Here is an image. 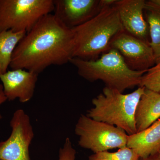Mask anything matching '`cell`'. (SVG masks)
Segmentation results:
<instances>
[{"label": "cell", "mask_w": 160, "mask_h": 160, "mask_svg": "<svg viewBox=\"0 0 160 160\" xmlns=\"http://www.w3.org/2000/svg\"><path fill=\"white\" fill-rule=\"evenodd\" d=\"M73 49L71 29L50 13L41 18L20 41L9 67L39 74L49 66L69 62L73 57Z\"/></svg>", "instance_id": "6da1fadb"}, {"label": "cell", "mask_w": 160, "mask_h": 160, "mask_svg": "<svg viewBox=\"0 0 160 160\" xmlns=\"http://www.w3.org/2000/svg\"><path fill=\"white\" fill-rule=\"evenodd\" d=\"M73 36V58L85 60L98 58L110 49L112 40L124 31L117 10L105 6L94 17L71 29Z\"/></svg>", "instance_id": "7a4b0ae2"}, {"label": "cell", "mask_w": 160, "mask_h": 160, "mask_svg": "<svg viewBox=\"0 0 160 160\" xmlns=\"http://www.w3.org/2000/svg\"><path fill=\"white\" fill-rule=\"evenodd\" d=\"M69 62L77 68L78 74L90 82L102 81L106 86L123 93L126 89L139 86L147 71H134L127 66L119 52L109 49L94 60L72 58Z\"/></svg>", "instance_id": "3957f363"}, {"label": "cell", "mask_w": 160, "mask_h": 160, "mask_svg": "<svg viewBox=\"0 0 160 160\" xmlns=\"http://www.w3.org/2000/svg\"><path fill=\"white\" fill-rule=\"evenodd\" d=\"M145 88L138 87L131 93L123 94L105 87L102 92L92 100L93 107L86 115L96 121L122 129L128 135L137 132L135 114Z\"/></svg>", "instance_id": "277c9868"}, {"label": "cell", "mask_w": 160, "mask_h": 160, "mask_svg": "<svg viewBox=\"0 0 160 160\" xmlns=\"http://www.w3.org/2000/svg\"><path fill=\"white\" fill-rule=\"evenodd\" d=\"M54 9L53 0H0V32H28Z\"/></svg>", "instance_id": "5b68a950"}, {"label": "cell", "mask_w": 160, "mask_h": 160, "mask_svg": "<svg viewBox=\"0 0 160 160\" xmlns=\"http://www.w3.org/2000/svg\"><path fill=\"white\" fill-rule=\"evenodd\" d=\"M79 145L93 153L127 146L128 135L122 129L82 114L75 129Z\"/></svg>", "instance_id": "8992f818"}, {"label": "cell", "mask_w": 160, "mask_h": 160, "mask_svg": "<svg viewBox=\"0 0 160 160\" xmlns=\"http://www.w3.org/2000/svg\"><path fill=\"white\" fill-rule=\"evenodd\" d=\"M10 125V136L0 142V160H30L29 147L34 132L29 116L23 109H18Z\"/></svg>", "instance_id": "52a82bcc"}, {"label": "cell", "mask_w": 160, "mask_h": 160, "mask_svg": "<svg viewBox=\"0 0 160 160\" xmlns=\"http://www.w3.org/2000/svg\"><path fill=\"white\" fill-rule=\"evenodd\" d=\"M110 49L117 50L127 66L134 71L147 70L156 63L149 42L135 38L125 31L112 38Z\"/></svg>", "instance_id": "ba28073f"}, {"label": "cell", "mask_w": 160, "mask_h": 160, "mask_svg": "<svg viewBox=\"0 0 160 160\" xmlns=\"http://www.w3.org/2000/svg\"><path fill=\"white\" fill-rule=\"evenodd\" d=\"M53 15L70 29L91 19L106 6L102 0H53Z\"/></svg>", "instance_id": "9c48e42d"}, {"label": "cell", "mask_w": 160, "mask_h": 160, "mask_svg": "<svg viewBox=\"0 0 160 160\" xmlns=\"http://www.w3.org/2000/svg\"><path fill=\"white\" fill-rule=\"evenodd\" d=\"M146 4L144 0H116L114 6L117 10L124 31L149 42L147 40L149 26L143 15Z\"/></svg>", "instance_id": "30bf717a"}, {"label": "cell", "mask_w": 160, "mask_h": 160, "mask_svg": "<svg viewBox=\"0 0 160 160\" xmlns=\"http://www.w3.org/2000/svg\"><path fill=\"white\" fill-rule=\"evenodd\" d=\"M38 74L25 69L8 70L0 75L4 93L7 100L18 99L21 102L26 103L34 95Z\"/></svg>", "instance_id": "8fae6325"}, {"label": "cell", "mask_w": 160, "mask_h": 160, "mask_svg": "<svg viewBox=\"0 0 160 160\" xmlns=\"http://www.w3.org/2000/svg\"><path fill=\"white\" fill-rule=\"evenodd\" d=\"M127 147L133 149L140 158L159 152L160 149V118L143 131L128 136Z\"/></svg>", "instance_id": "7c38bea8"}, {"label": "cell", "mask_w": 160, "mask_h": 160, "mask_svg": "<svg viewBox=\"0 0 160 160\" xmlns=\"http://www.w3.org/2000/svg\"><path fill=\"white\" fill-rule=\"evenodd\" d=\"M160 118V93L145 88L135 114L137 132L143 131Z\"/></svg>", "instance_id": "4fadbf2b"}, {"label": "cell", "mask_w": 160, "mask_h": 160, "mask_svg": "<svg viewBox=\"0 0 160 160\" xmlns=\"http://www.w3.org/2000/svg\"><path fill=\"white\" fill-rule=\"evenodd\" d=\"M144 10L151 39L149 45L154 52L157 64L160 62V4L153 0L146 2Z\"/></svg>", "instance_id": "5bb4252c"}, {"label": "cell", "mask_w": 160, "mask_h": 160, "mask_svg": "<svg viewBox=\"0 0 160 160\" xmlns=\"http://www.w3.org/2000/svg\"><path fill=\"white\" fill-rule=\"evenodd\" d=\"M26 33L12 30L0 32V75L8 71L15 49Z\"/></svg>", "instance_id": "9a60e30c"}, {"label": "cell", "mask_w": 160, "mask_h": 160, "mask_svg": "<svg viewBox=\"0 0 160 160\" xmlns=\"http://www.w3.org/2000/svg\"><path fill=\"white\" fill-rule=\"evenodd\" d=\"M140 158L133 149L126 147L119 149L115 152H102L93 153L89 157V160H139Z\"/></svg>", "instance_id": "2e32d148"}, {"label": "cell", "mask_w": 160, "mask_h": 160, "mask_svg": "<svg viewBox=\"0 0 160 160\" xmlns=\"http://www.w3.org/2000/svg\"><path fill=\"white\" fill-rule=\"evenodd\" d=\"M139 87L160 93V62L143 75Z\"/></svg>", "instance_id": "e0dca14e"}, {"label": "cell", "mask_w": 160, "mask_h": 160, "mask_svg": "<svg viewBox=\"0 0 160 160\" xmlns=\"http://www.w3.org/2000/svg\"><path fill=\"white\" fill-rule=\"evenodd\" d=\"M76 151L69 138H66L63 147L60 149L58 160H76Z\"/></svg>", "instance_id": "ac0fdd59"}, {"label": "cell", "mask_w": 160, "mask_h": 160, "mask_svg": "<svg viewBox=\"0 0 160 160\" xmlns=\"http://www.w3.org/2000/svg\"><path fill=\"white\" fill-rule=\"evenodd\" d=\"M7 100L5 93H4V89L2 83L0 82V106ZM2 116L0 113V119L2 118Z\"/></svg>", "instance_id": "d6986e66"}, {"label": "cell", "mask_w": 160, "mask_h": 160, "mask_svg": "<svg viewBox=\"0 0 160 160\" xmlns=\"http://www.w3.org/2000/svg\"><path fill=\"white\" fill-rule=\"evenodd\" d=\"M139 160H160L159 152L156 153L146 158H140Z\"/></svg>", "instance_id": "ffe728a7"}, {"label": "cell", "mask_w": 160, "mask_h": 160, "mask_svg": "<svg viewBox=\"0 0 160 160\" xmlns=\"http://www.w3.org/2000/svg\"><path fill=\"white\" fill-rule=\"evenodd\" d=\"M154 2L158 4H160V0H153Z\"/></svg>", "instance_id": "44dd1931"}, {"label": "cell", "mask_w": 160, "mask_h": 160, "mask_svg": "<svg viewBox=\"0 0 160 160\" xmlns=\"http://www.w3.org/2000/svg\"><path fill=\"white\" fill-rule=\"evenodd\" d=\"M109 160L107 159H102V160Z\"/></svg>", "instance_id": "7402d4cb"}, {"label": "cell", "mask_w": 160, "mask_h": 160, "mask_svg": "<svg viewBox=\"0 0 160 160\" xmlns=\"http://www.w3.org/2000/svg\"><path fill=\"white\" fill-rule=\"evenodd\" d=\"M159 153H160V149L159 151Z\"/></svg>", "instance_id": "603a6c76"}]
</instances>
